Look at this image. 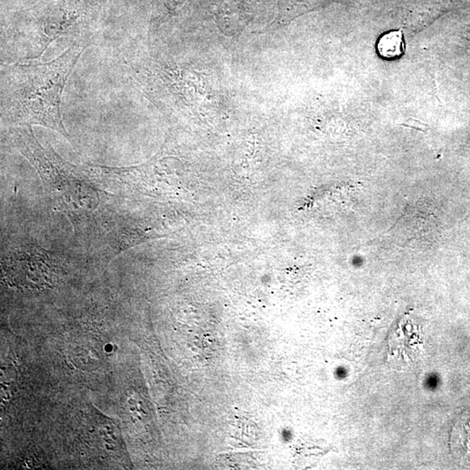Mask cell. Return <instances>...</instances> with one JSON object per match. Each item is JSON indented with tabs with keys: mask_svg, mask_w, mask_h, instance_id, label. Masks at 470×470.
Instances as JSON below:
<instances>
[{
	"mask_svg": "<svg viewBox=\"0 0 470 470\" xmlns=\"http://www.w3.org/2000/svg\"><path fill=\"white\" fill-rule=\"evenodd\" d=\"M86 45L75 43L47 63L1 65V121L10 127L41 125L72 143L61 117V98Z\"/></svg>",
	"mask_w": 470,
	"mask_h": 470,
	"instance_id": "cell-1",
	"label": "cell"
},
{
	"mask_svg": "<svg viewBox=\"0 0 470 470\" xmlns=\"http://www.w3.org/2000/svg\"><path fill=\"white\" fill-rule=\"evenodd\" d=\"M104 6L101 0H59L42 7L10 30L3 39L2 55L18 61L40 59L60 38L86 35Z\"/></svg>",
	"mask_w": 470,
	"mask_h": 470,
	"instance_id": "cell-2",
	"label": "cell"
},
{
	"mask_svg": "<svg viewBox=\"0 0 470 470\" xmlns=\"http://www.w3.org/2000/svg\"><path fill=\"white\" fill-rule=\"evenodd\" d=\"M377 51L381 58H399L405 52V41L402 30H391L380 37L377 42Z\"/></svg>",
	"mask_w": 470,
	"mask_h": 470,
	"instance_id": "cell-3",
	"label": "cell"
}]
</instances>
